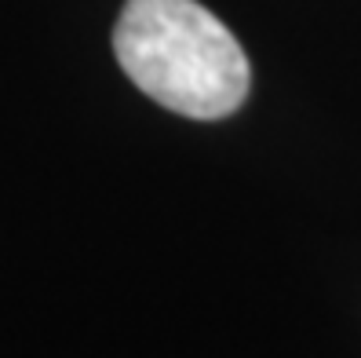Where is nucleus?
<instances>
[{
  "mask_svg": "<svg viewBox=\"0 0 361 358\" xmlns=\"http://www.w3.org/2000/svg\"><path fill=\"white\" fill-rule=\"evenodd\" d=\"M114 52L139 92L183 117L216 121L248 95V59L238 37L197 0H128Z\"/></svg>",
  "mask_w": 361,
  "mask_h": 358,
  "instance_id": "f257e3e1",
  "label": "nucleus"
}]
</instances>
